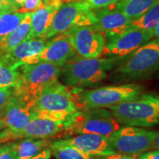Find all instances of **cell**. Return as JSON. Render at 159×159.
Segmentation results:
<instances>
[{"label": "cell", "instance_id": "cell-1", "mask_svg": "<svg viewBox=\"0 0 159 159\" xmlns=\"http://www.w3.org/2000/svg\"><path fill=\"white\" fill-rule=\"evenodd\" d=\"M31 111L33 114L62 120L70 128L82 110L77 105L76 93L57 80L45 87Z\"/></svg>", "mask_w": 159, "mask_h": 159}, {"label": "cell", "instance_id": "cell-2", "mask_svg": "<svg viewBox=\"0 0 159 159\" xmlns=\"http://www.w3.org/2000/svg\"><path fill=\"white\" fill-rule=\"evenodd\" d=\"M123 60L119 57L99 58L76 55L63 66L61 75L69 86L89 87L104 80L108 71Z\"/></svg>", "mask_w": 159, "mask_h": 159}, {"label": "cell", "instance_id": "cell-3", "mask_svg": "<svg viewBox=\"0 0 159 159\" xmlns=\"http://www.w3.org/2000/svg\"><path fill=\"white\" fill-rule=\"evenodd\" d=\"M19 77L13 95L32 108L47 85L58 80L62 67L48 62H39L19 67Z\"/></svg>", "mask_w": 159, "mask_h": 159}, {"label": "cell", "instance_id": "cell-4", "mask_svg": "<svg viewBox=\"0 0 159 159\" xmlns=\"http://www.w3.org/2000/svg\"><path fill=\"white\" fill-rule=\"evenodd\" d=\"M126 57L111 75L113 81L130 82L150 76L159 69V39L146 43Z\"/></svg>", "mask_w": 159, "mask_h": 159}, {"label": "cell", "instance_id": "cell-5", "mask_svg": "<svg viewBox=\"0 0 159 159\" xmlns=\"http://www.w3.org/2000/svg\"><path fill=\"white\" fill-rule=\"evenodd\" d=\"M120 124L150 128L159 124V96L142 94L138 98L108 108Z\"/></svg>", "mask_w": 159, "mask_h": 159}, {"label": "cell", "instance_id": "cell-6", "mask_svg": "<svg viewBox=\"0 0 159 159\" xmlns=\"http://www.w3.org/2000/svg\"><path fill=\"white\" fill-rule=\"evenodd\" d=\"M144 92V88L135 84L111 85L83 91L77 94V105L82 111L105 108L126 101L138 98Z\"/></svg>", "mask_w": 159, "mask_h": 159}, {"label": "cell", "instance_id": "cell-7", "mask_svg": "<svg viewBox=\"0 0 159 159\" xmlns=\"http://www.w3.org/2000/svg\"><path fill=\"white\" fill-rule=\"evenodd\" d=\"M96 23V16L88 3L79 1L64 2L57 10L50 29L43 39L47 40L75 27L94 25Z\"/></svg>", "mask_w": 159, "mask_h": 159}, {"label": "cell", "instance_id": "cell-8", "mask_svg": "<svg viewBox=\"0 0 159 159\" xmlns=\"http://www.w3.org/2000/svg\"><path fill=\"white\" fill-rule=\"evenodd\" d=\"M158 133L139 127L126 126L115 131L108 139L116 152L139 156L152 148Z\"/></svg>", "mask_w": 159, "mask_h": 159}, {"label": "cell", "instance_id": "cell-9", "mask_svg": "<svg viewBox=\"0 0 159 159\" xmlns=\"http://www.w3.org/2000/svg\"><path fill=\"white\" fill-rule=\"evenodd\" d=\"M121 128L111 111L105 108L82 111L66 130L70 135L93 134L108 138Z\"/></svg>", "mask_w": 159, "mask_h": 159}, {"label": "cell", "instance_id": "cell-10", "mask_svg": "<svg viewBox=\"0 0 159 159\" xmlns=\"http://www.w3.org/2000/svg\"><path fill=\"white\" fill-rule=\"evenodd\" d=\"M31 108L14 95L4 108L2 120L4 130L0 132V143L14 142L31 118Z\"/></svg>", "mask_w": 159, "mask_h": 159}, {"label": "cell", "instance_id": "cell-11", "mask_svg": "<svg viewBox=\"0 0 159 159\" xmlns=\"http://www.w3.org/2000/svg\"><path fill=\"white\" fill-rule=\"evenodd\" d=\"M77 54L84 57H99L105 45V37L95 25L75 27L66 32Z\"/></svg>", "mask_w": 159, "mask_h": 159}, {"label": "cell", "instance_id": "cell-12", "mask_svg": "<svg viewBox=\"0 0 159 159\" xmlns=\"http://www.w3.org/2000/svg\"><path fill=\"white\" fill-rule=\"evenodd\" d=\"M153 35L152 32L131 26L122 34L108 39V43H105L102 54L111 57H126L149 42Z\"/></svg>", "mask_w": 159, "mask_h": 159}, {"label": "cell", "instance_id": "cell-13", "mask_svg": "<svg viewBox=\"0 0 159 159\" xmlns=\"http://www.w3.org/2000/svg\"><path fill=\"white\" fill-rule=\"evenodd\" d=\"M52 38L50 41H47L39 54L31 57L26 65L48 62L62 67L77 55L68 33H63Z\"/></svg>", "mask_w": 159, "mask_h": 159}, {"label": "cell", "instance_id": "cell-14", "mask_svg": "<svg viewBox=\"0 0 159 159\" xmlns=\"http://www.w3.org/2000/svg\"><path fill=\"white\" fill-rule=\"evenodd\" d=\"M69 125L58 119L41 116L32 112L31 118L19 136V139H47L66 131Z\"/></svg>", "mask_w": 159, "mask_h": 159}, {"label": "cell", "instance_id": "cell-15", "mask_svg": "<svg viewBox=\"0 0 159 159\" xmlns=\"http://www.w3.org/2000/svg\"><path fill=\"white\" fill-rule=\"evenodd\" d=\"M95 16L97 23L94 25L107 39L122 34L131 27L132 20L116 9L114 5L99 10Z\"/></svg>", "mask_w": 159, "mask_h": 159}, {"label": "cell", "instance_id": "cell-16", "mask_svg": "<svg viewBox=\"0 0 159 159\" xmlns=\"http://www.w3.org/2000/svg\"><path fill=\"white\" fill-rule=\"evenodd\" d=\"M61 141L65 144L71 145L82 152L91 156L105 157L116 152L110 144L108 139L100 135L77 134Z\"/></svg>", "mask_w": 159, "mask_h": 159}, {"label": "cell", "instance_id": "cell-17", "mask_svg": "<svg viewBox=\"0 0 159 159\" xmlns=\"http://www.w3.org/2000/svg\"><path fill=\"white\" fill-rule=\"evenodd\" d=\"M47 42L43 38L31 39L21 43L8 52L0 53V55L11 69L17 70L20 66L27 64L32 57L39 54Z\"/></svg>", "mask_w": 159, "mask_h": 159}, {"label": "cell", "instance_id": "cell-18", "mask_svg": "<svg viewBox=\"0 0 159 159\" xmlns=\"http://www.w3.org/2000/svg\"><path fill=\"white\" fill-rule=\"evenodd\" d=\"M63 3L53 2L48 5H43L31 13V31L28 40L43 38L50 29L57 10Z\"/></svg>", "mask_w": 159, "mask_h": 159}, {"label": "cell", "instance_id": "cell-19", "mask_svg": "<svg viewBox=\"0 0 159 159\" xmlns=\"http://www.w3.org/2000/svg\"><path fill=\"white\" fill-rule=\"evenodd\" d=\"M31 13H26L16 28L5 39L0 41V53L8 52L21 43L28 40L31 31Z\"/></svg>", "mask_w": 159, "mask_h": 159}, {"label": "cell", "instance_id": "cell-20", "mask_svg": "<svg viewBox=\"0 0 159 159\" xmlns=\"http://www.w3.org/2000/svg\"><path fill=\"white\" fill-rule=\"evenodd\" d=\"M158 0H121L114 5L133 21L144 14Z\"/></svg>", "mask_w": 159, "mask_h": 159}, {"label": "cell", "instance_id": "cell-21", "mask_svg": "<svg viewBox=\"0 0 159 159\" xmlns=\"http://www.w3.org/2000/svg\"><path fill=\"white\" fill-rule=\"evenodd\" d=\"M26 13H19L13 7L2 8L0 16V41L5 39L22 21Z\"/></svg>", "mask_w": 159, "mask_h": 159}, {"label": "cell", "instance_id": "cell-22", "mask_svg": "<svg viewBox=\"0 0 159 159\" xmlns=\"http://www.w3.org/2000/svg\"><path fill=\"white\" fill-rule=\"evenodd\" d=\"M50 144L47 139H25L17 145V159L30 158L45 148H49Z\"/></svg>", "mask_w": 159, "mask_h": 159}, {"label": "cell", "instance_id": "cell-23", "mask_svg": "<svg viewBox=\"0 0 159 159\" xmlns=\"http://www.w3.org/2000/svg\"><path fill=\"white\" fill-rule=\"evenodd\" d=\"M52 154L57 159H94V156L82 152L61 140L55 141L49 145Z\"/></svg>", "mask_w": 159, "mask_h": 159}, {"label": "cell", "instance_id": "cell-24", "mask_svg": "<svg viewBox=\"0 0 159 159\" xmlns=\"http://www.w3.org/2000/svg\"><path fill=\"white\" fill-rule=\"evenodd\" d=\"M159 22V0L156 2L148 11L139 17L138 19L133 20L130 26L137 28L152 32L156 29Z\"/></svg>", "mask_w": 159, "mask_h": 159}, {"label": "cell", "instance_id": "cell-25", "mask_svg": "<svg viewBox=\"0 0 159 159\" xmlns=\"http://www.w3.org/2000/svg\"><path fill=\"white\" fill-rule=\"evenodd\" d=\"M19 72L13 70L0 55V90L14 88L17 84Z\"/></svg>", "mask_w": 159, "mask_h": 159}, {"label": "cell", "instance_id": "cell-26", "mask_svg": "<svg viewBox=\"0 0 159 159\" xmlns=\"http://www.w3.org/2000/svg\"><path fill=\"white\" fill-rule=\"evenodd\" d=\"M75 1L85 2L89 4L91 9L94 10L102 9L110 7L118 2L119 0H75Z\"/></svg>", "mask_w": 159, "mask_h": 159}, {"label": "cell", "instance_id": "cell-27", "mask_svg": "<svg viewBox=\"0 0 159 159\" xmlns=\"http://www.w3.org/2000/svg\"><path fill=\"white\" fill-rule=\"evenodd\" d=\"M42 5L43 0H25L22 7L18 11L22 13H33Z\"/></svg>", "mask_w": 159, "mask_h": 159}, {"label": "cell", "instance_id": "cell-28", "mask_svg": "<svg viewBox=\"0 0 159 159\" xmlns=\"http://www.w3.org/2000/svg\"><path fill=\"white\" fill-rule=\"evenodd\" d=\"M14 94L13 88L0 90V110L3 109Z\"/></svg>", "mask_w": 159, "mask_h": 159}, {"label": "cell", "instance_id": "cell-29", "mask_svg": "<svg viewBox=\"0 0 159 159\" xmlns=\"http://www.w3.org/2000/svg\"><path fill=\"white\" fill-rule=\"evenodd\" d=\"M139 159H159V150L147 151L139 156Z\"/></svg>", "mask_w": 159, "mask_h": 159}, {"label": "cell", "instance_id": "cell-30", "mask_svg": "<svg viewBox=\"0 0 159 159\" xmlns=\"http://www.w3.org/2000/svg\"><path fill=\"white\" fill-rule=\"evenodd\" d=\"M52 150L50 148H45L41 152H40L36 156L32 157L29 159H50L52 156Z\"/></svg>", "mask_w": 159, "mask_h": 159}, {"label": "cell", "instance_id": "cell-31", "mask_svg": "<svg viewBox=\"0 0 159 159\" xmlns=\"http://www.w3.org/2000/svg\"><path fill=\"white\" fill-rule=\"evenodd\" d=\"M105 159H139L136 156H129V155H125L119 152H115L114 153L108 155V156L105 157Z\"/></svg>", "mask_w": 159, "mask_h": 159}, {"label": "cell", "instance_id": "cell-32", "mask_svg": "<svg viewBox=\"0 0 159 159\" xmlns=\"http://www.w3.org/2000/svg\"><path fill=\"white\" fill-rule=\"evenodd\" d=\"M25 2V0H11L12 5H13V7L17 10H19V8H21V7H22Z\"/></svg>", "mask_w": 159, "mask_h": 159}, {"label": "cell", "instance_id": "cell-33", "mask_svg": "<svg viewBox=\"0 0 159 159\" xmlns=\"http://www.w3.org/2000/svg\"><path fill=\"white\" fill-rule=\"evenodd\" d=\"M8 7H13V5H12L11 0H0V7L1 8Z\"/></svg>", "mask_w": 159, "mask_h": 159}, {"label": "cell", "instance_id": "cell-34", "mask_svg": "<svg viewBox=\"0 0 159 159\" xmlns=\"http://www.w3.org/2000/svg\"><path fill=\"white\" fill-rule=\"evenodd\" d=\"M151 149H153V150H159V132L158 133L156 138L155 139L153 143H152V148Z\"/></svg>", "mask_w": 159, "mask_h": 159}, {"label": "cell", "instance_id": "cell-35", "mask_svg": "<svg viewBox=\"0 0 159 159\" xmlns=\"http://www.w3.org/2000/svg\"><path fill=\"white\" fill-rule=\"evenodd\" d=\"M66 1L72 2V0H43V5H48V4L53 2H61V3H64V2H66ZM74 1H75V0H73V2Z\"/></svg>", "mask_w": 159, "mask_h": 159}, {"label": "cell", "instance_id": "cell-36", "mask_svg": "<svg viewBox=\"0 0 159 159\" xmlns=\"http://www.w3.org/2000/svg\"><path fill=\"white\" fill-rule=\"evenodd\" d=\"M154 35L157 37V39H159V22L158 25H157L156 29L154 30Z\"/></svg>", "mask_w": 159, "mask_h": 159}, {"label": "cell", "instance_id": "cell-37", "mask_svg": "<svg viewBox=\"0 0 159 159\" xmlns=\"http://www.w3.org/2000/svg\"><path fill=\"white\" fill-rule=\"evenodd\" d=\"M3 111H4V108L3 109H1V110H0V125H4V127H5V125H4V122H3V120H2Z\"/></svg>", "mask_w": 159, "mask_h": 159}, {"label": "cell", "instance_id": "cell-38", "mask_svg": "<svg viewBox=\"0 0 159 159\" xmlns=\"http://www.w3.org/2000/svg\"><path fill=\"white\" fill-rule=\"evenodd\" d=\"M4 128H5V127H4V125H0V130H1L2 129H4Z\"/></svg>", "mask_w": 159, "mask_h": 159}, {"label": "cell", "instance_id": "cell-39", "mask_svg": "<svg viewBox=\"0 0 159 159\" xmlns=\"http://www.w3.org/2000/svg\"><path fill=\"white\" fill-rule=\"evenodd\" d=\"M1 13H2V8L0 7V16H1Z\"/></svg>", "mask_w": 159, "mask_h": 159}, {"label": "cell", "instance_id": "cell-40", "mask_svg": "<svg viewBox=\"0 0 159 159\" xmlns=\"http://www.w3.org/2000/svg\"><path fill=\"white\" fill-rule=\"evenodd\" d=\"M158 78H159V76H158Z\"/></svg>", "mask_w": 159, "mask_h": 159}]
</instances>
